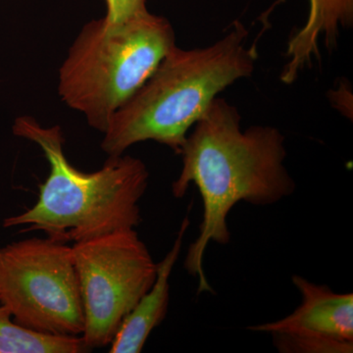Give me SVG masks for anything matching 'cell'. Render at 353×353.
I'll use <instances>...</instances> for the list:
<instances>
[{
	"label": "cell",
	"instance_id": "cell-3",
	"mask_svg": "<svg viewBox=\"0 0 353 353\" xmlns=\"http://www.w3.org/2000/svg\"><path fill=\"white\" fill-rule=\"evenodd\" d=\"M13 134L38 145L50 163V175L39 185L38 201L3 227L28 226L57 243H80L97 236L136 229L139 202L148 189L150 173L139 158L109 157L99 170L85 173L70 163L59 126L50 128L29 116L17 118Z\"/></svg>",
	"mask_w": 353,
	"mask_h": 353
},
{
	"label": "cell",
	"instance_id": "cell-10",
	"mask_svg": "<svg viewBox=\"0 0 353 353\" xmlns=\"http://www.w3.org/2000/svg\"><path fill=\"white\" fill-rule=\"evenodd\" d=\"M87 352L81 336L37 333L14 321L0 301V353H80Z\"/></svg>",
	"mask_w": 353,
	"mask_h": 353
},
{
	"label": "cell",
	"instance_id": "cell-2",
	"mask_svg": "<svg viewBox=\"0 0 353 353\" xmlns=\"http://www.w3.org/2000/svg\"><path fill=\"white\" fill-rule=\"evenodd\" d=\"M234 21L219 41L204 48L174 46L152 76L111 118L101 143L108 157H120L141 141H153L180 154L192 128L221 92L252 75L254 44Z\"/></svg>",
	"mask_w": 353,
	"mask_h": 353
},
{
	"label": "cell",
	"instance_id": "cell-5",
	"mask_svg": "<svg viewBox=\"0 0 353 353\" xmlns=\"http://www.w3.org/2000/svg\"><path fill=\"white\" fill-rule=\"evenodd\" d=\"M0 301L20 326L82 336V296L72 246L32 238L0 248Z\"/></svg>",
	"mask_w": 353,
	"mask_h": 353
},
{
	"label": "cell",
	"instance_id": "cell-7",
	"mask_svg": "<svg viewBox=\"0 0 353 353\" xmlns=\"http://www.w3.org/2000/svg\"><path fill=\"white\" fill-rule=\"evenodd\" d=\"M301 303L287 317L248 327L273 336L282 353H352L353 294H336L327 285H316L294 275Z\"/></svg>",
	"mask_w": 353,
	"mask_h": 353
},
{
	"label": "cell",
	"instance_id": "cell-4",
	"mask_svg": "<svg viewBox=\"0 0 353 353\" xmlns=\"http://www.w3.org/2000/svg\"><path fill=\"white\" fill-rule=\"evenodd\" d=\"M175 46L171 23L148 10L119 23L92 21L60 67L58 94L103 134Z\"/></svg>",
	"mask_w": 353,
	"mask_h": 353
},
{
	"label": "cell",
	"instance_id": "cell-1",
	"mask_svg": "<svg viewBox=\"0 0 353 353\" xmlns=\"http://www.w3.org/2000/svg\"><path fill=\"white\" fill-rule=\"evenodd\" d=\"M285 141L275 127L243 130L238 109L221 97L188 134L172 194L181 199L194 183L203 202L199 234L185 261L188 273L199 279V294L213 292L204 273V253L211 241L229 243L227 218L234 205L241 201L271 205L294 194L296 183L285 165Z\"/></svg>",
	"mask_w": 353,
	"mask_h": 353
},
{
	"label": "cell",
	"instance_id": "cell-11",
	"mask_svg": "<svg viewBox=\"0 0 353 353\" xmlns=\"http://www.w3.org/2000/svg\"><path fill=\"white\" fill-rule=\"evenodd\" d=\"M148 0H105L106 15L108 22L119 23L131 19L148 11Z\"/></svg>",
	"mask_w": 353,
	"mask_h": 353
},
{
	"label": "cell",
	"instance_id": "cell-8",
	"mask_svg": "<svg viewBox=\"0 0 353 353\" xmlns=\"http://www.w3.org/2000/svg\"><path fill=\"white\" fill-rule=\"evenodd\" d=\"M307 19L288 41L281 82L290 85L336 48L341 32L353 26V0H308Z\"/></svg>",
	"mask_w": 353,
	"mask_h": 353
},
{
	"label": "cell",
	"instance_id": "cell-9",
	"mask_svg": "<svg viewBox=\"0 0 353 353\" xmlns=\"http://www.w3.org/2000/svg\"><path fill=\"white\" fill-rule=\"evenodd\" d=\"M190 226L189 218L181 224L170 252L157 263V278L150 290L139 299L131 312L123 320L112 341L111 353H139L153 330L163 321L170 299L172 270L180 256L183 238Z\"/></svg>",
	"mask_w": 353,
	"mask_h": 353
},
{
	"label": "cell",
	"instance_id": "cell-6",
	"mask_svg": "<svg viewBox=\"0 0 353 353\" xmlns=\"http://www.w3.org/2000/svg\"><path fill=\"white\" fill-rule=\"evenodd\" d=\"M87 350L112 343L125 317L157 278V263L134 229L74 243Z\"/></svg>",
	"mask_w": 353,
	"mask_h": 353
}]
</instances>
